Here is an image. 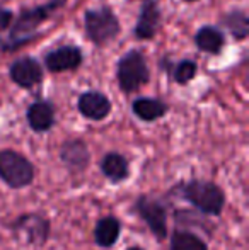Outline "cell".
<instances>
[{
  "instance_id": "13",
  "label": "cell",
  "mask_w": 249,
  "mask_h": 250,
  "mask_svg": "<svg viewBox=\"0 0 249 250\" xmlns=\"http://www.w3.org/2000/svg\"><path fill=\"white\" fill-rule=\"evenodd\" d=\"M27 126L34 133H46L55 126V107L50 101H34L26 111Z\"/></svg>"
},
{
  "instance_id": "3",
  "label": "cell",
  "mask_w": 249,
  "mask_h": 250,
  "mask_svg": "<svg viewBox=\"0 0 249 250\" xmlns=\"http://www.w3.org/2000/svg\"><path fill=\"white\" fill-rule=\"evenodd\" d=\"M36 167L23 153L5 148L0 150V181L10 189H26L34 182Z\"/></svg>"
},
{
  "instance_id": "21",
  "label": "cell",
  "mask_w": 249,
  "mask_h": 250,
  "mask_svg": "<svg viewBox=\"0 0 249 250\" xmlns=\"http://www.w3.org/2000/svg\"><path fill=\"white\" fill-rule=\"evenodd\" d=\"M12 19H14V14L9 9L0 7V33H3L12 24Z\"/></svg>"
},
{
  "instance_id": "18",
  "label": "cell",
  "mask_w": 249,
  "mask_h": 250,
  "mask_svg": "<svg viewBox=\"0 0 249 250\" xmlns=\"http://www.w3.org/2000/svg\"><path fill=\"white\" fill-rule=\"evenodd\" d=\"M171 250H208V245L195 231L176 228L171 235Z\"/></svg>"
},
{
  "instance_id": "9",
  "label": "cell",
  "mask_w": 249,
  "mask_h": 250,
  "mask_svg": "<svg viewBox=\"0 0 249 250\" xmlns=\"http://www.w3.org/2000/svg\"><path fill=\"white\" fill-rule=\"evenodd\" d=\"M9 75L21 89H33L43 80V66L33 56H23L10 65Z\"/></svg>"
},
{
  "instance_id": "20",
  "label": "cell",
  "mask_w": 249,
  "mask_h": 250,
  "mask_svg": "<svg viewBox=\"0 0 249 250\" xmlns=\"http://www.w3.org/2000/svg\"><path fill=\"white\" fill-rule=\"evenodd\" d=\"M196 73H198V65H196V62H193V60H183V62H180L176 65V68H174V72H173V77L176 83L186 85V83H189L195 79Z\"/></svg>"
},
{
  "instance_id": "23",
  "label": "cell",
  "mask_w": 249,
  "mask_h": 250,
  "mask_svg": "<svg viewBox=\"0 0 249 250\" xmlns=\"http://www.w3.org/2000/svg\"><path fill=\"white\" fill-rule=\"evenodd\" d=\"M186 2H196V0H186Z\"/></svg>"
},
{
  "instance_id": "5",
  "label": "cell",
  "mask_w": 249,
  "mask_h": 250,
  "mask_svg": "<svg viewBox=\"0 0 249 250\" xmlns=\"http://www.w3.org/2000/svg\"><path fill=\"white\" fill-rule=\"evenodd\" d=\"M84 31L91 43L104 46L120 34L121 26L116 14L110 7L89 9L84 14Z\"/></svg>"
},
{
  "instance_id": "10",
  "label": "cell",
  "mask_w": 249,
  "mask_h": 250,
  "mask_svg": "<svg viewBox=\"0 0 249 250\" xmlns=\"http://www.w3.org/2000/svg\"><path fill=\"white\" fill-rule=\"evenodd\" d=\"M160 19H162V16H160L159 2L157 0H142L138 19H136L135 29H133L136 40H154V36L159 31Z\"/></svg>"
},
{
  "instance_id": "8",
  "label": "cell",
  "mask_w": 249,
  "mask_h": 250,
  "mask_svg": "<svg viewBox=\"0 0 249 250\" xmlns=\"http://www.w3.org/2000/svg\"><path fill=\"white\" fill-rule=\"evenodd\" d=\"M60 162L72 175H79L87 170L91 165V151L84 140L70 138L65 140L58 151Z\"/></svg>"
},
{
  "instance_id": "11",
  "label": "cell",
  "mask_w": 249,
  "mask_h": 250,
  "mask_svg": "<svg viewBox=\"0 0 249 250\" xmlns=\"http://www.w3.org/2000/svg\"><path fill=\"white\" fill-rule=\"evenodd\" d=\"M84 62V55L77 46H60L55 48L45 56V66L50 72L60 73L68 70H77Z\"/></svg>"
},
{
  "instance_id": "4",
  "label": "cell",
  "mask_w": 249,
  "mask_h": 250,
  "mask_svg": "<svg viewBox=\"0 0 249 250\" xmlns=\"http://www.w3.org/2000/svg\"><path fill=\"white\" fill-rule=\"evenodd\" d=\"M5 227L17 240H23L26 245H33L38 249L43 247L51 235L50 218L45 216L43 213H36V211L19 214Z\"/></svg>"
},
{
  "instance_id": "22",
  "label": "cell",
  "mask_w": 249,
  "mask_h": 250,
  "mask_svg": "<svg viewBox=\"0 0 249 250\" xmlns=\"http://www.w3.org/2000/svg\"><path fill=\"white\" fill-rule=\"evenodd\" d=\"M126 250H143L142 247H136V245H133V247H130V249H126Z\"/></svg>"
},
{
  "instance_id": "1",
  "label": "cell",
  "mask_w": 249,
  "mask_h": 250,
  "mask_svg": "<svg viewBox=\"0 0 249 250\" xmlns=\"http://www.w3.org/2000/svg\"><path fill=\"white\" fill-rule=\"evenodd\" d=\"M173 192H178L198 213L206 216H219L226 208V192L219 184L205 179H189L174 186Z\"/></svg>"
},
{
  "instance_id": "19",
  "label": "cell",
  "mask_w": 249,
  "mask_h": 250,
  "mask_svg": "<svg viewBox=\"0 0 249 250\" xmlns=\"http://www.w3.org/2000/svg\"><path fill=\"white\" fill-rule=\"evenodd\" d=\"M224 26L229 29V33L236 38L237 41H243L248 38L249 34V17L244 10L241 9H234L230 12H227L222 17Z\"/></svg>"
},
{
  "instance_id": "2",
  "label": "cell",
  "mask_w": 249,
  "mask_h": 250,
  "mask_svg": "<svg viewBox=\"0 0 249 250\" xmlns=\"http://www.w3.org/2000/svg\"><path fill=\"white\" fill-rule=\"evenodd\" d=\"M67 3V0H50L46 3H41L33 9H24L23 12L17 16L16 22L10 27V34L7 43H3L2 50L5 51H14L17 48H21L23 44H26L27 41H31L36 36V31L45 21H48L58 9H62Z\"/></svg>"
},
{
  "instance_id": "17",
  "label": "cell",
  "mask_w": 249,
  "mask_h": 250,
  "mask_svg": "<svg viewBox=\"0 0 249 250\" xmlns=\"http://www.w3.org/2000/svg\"><path fill=\"white\" fill-rule=\"evenodd\" d=\"M195 43L198 50L203 53H210V55H219L222 48L226 46V36L219 27L213 26H203L196 31L195 34Z\"/></svg>"
},
{
  "instance_id": "12",
  "label": "cell",
  "mask_w": 249,
  "mask_h": 250,
  "mask_svg": "<svg viewBox=\"0 0 249 250\" xmlns=\"http://www.w3.org/2000/svg\"><path fill=\"white\" fill-rule=\"evenodd\" d=\"M77 109L86 119L103 121L111 112V101L99 90H89V92L80 94L77 101Z\"/></svg>"
},
{
  "instance_id": "15",
  "label": "cell",
  "mask_w": 249,
  "mask_h": 250,
  "mask_svg": "<svg viewBox=\"0 0 249 250\" xmlns=\"http://www.w3.org/2000/svg\"><path fill=\"white\" fill-rule=\"evenodd\" d=\"M121 235V221L120 218L108 214L96 221L94 225V244L101 249H111L116 245Z\"/></svg>"
},
{
  "instance_id": "14",
  "label": "cell",
  "mask_w": 249,
  "mask_h": 250,
  "mask_svg": "<svg viewBox=\"0 0 249 250\" xmlns=\"http://www.w3.org/2000/svg\"><path fill=\"white\" fill-rule=\"evenodd\" d=\"M101 174L111 182V184H121L130 179V162L120 151H108L101 158Z\"/></svg>"
},
{
  "instance_id": "6",
  "label": "cell",
  "mask_w": 249,
  "mask_h": 250,
  "mask_svg": "<svg viewBox=\"0 0 249 250\" xmlns=\"http://www.w3.org/2000/svg\"><path fill=\"white\" fill-rule=\"evenodd\" d=\"M116 79L121 92L125 94L136 92L140 87L149 83L150 70L142 51L132 50L121 56L116 66Z\"/></svg>"
},
{
  "instance_id": "16",
  "label": "cell",
  "mask_w": 249,
  "mask_h": 250,
  "mask_svg": "<svg viewBox=\"0 0 249 250\" xmlns=\"http://www.w3.org/2000/svg\"><path fill=\"white\" fill-rule=\"evenodd\" d=\"M167 111H169V105L159 99H154V97H138L132 102V112L140 121L145 123H152L164 118Z\"/></svg>"
},
{
  "instance_id": "7",
  "label": "cell",
  "mask_w": 249,
  "mask_h": 250,
  "mask_svg": "<svg viewBox=\"0 0 249 250\" xmlns=\"http://www.w3.org/2000/svg\"><path fill=\"white\" fill-rule=\"evenodd\" d=\"M133 209L143 220L150 233L159 242L167 238V206L164 201L152 198L149 194L136 196Z\"/></svg>"
}]
</instances>
